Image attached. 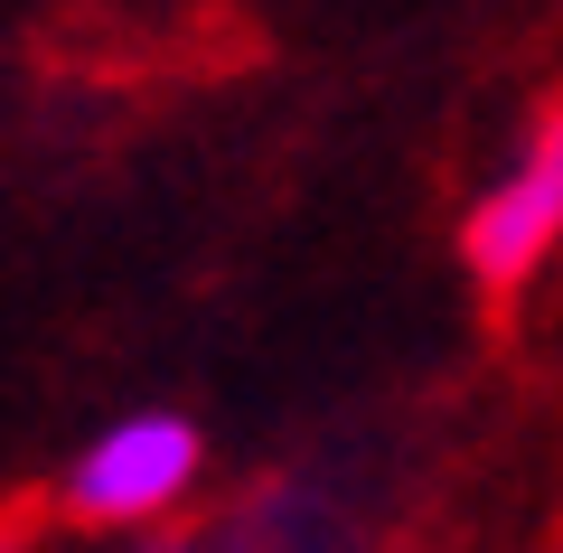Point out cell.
<instances>
[{
    "mask_svg": "<svg viewBox=\"0 0 563 553\" xmlns=\"http://www.w3.org/2000/svg\"><path fill=\"white\" fill-rule=\"evenodd\" d=\"M554 235H563V95L544 103V122H536V141L517 151V169L488 188L479 207H470V273L479 281H526L544 254H554Z\"/></svg>",
    "mask_w": 563,
    "mask_h": 553,
    "instance_id": "7a4b0ae2",
    "label": "cell"
},
{
    "mask_svg": "<svg viewBox=\"0 0 563 553\" xmlns=\"http://www.w3.org/2000/svg\"><path fill=\"white\" fill-rule=\"evenodd\" d=\"M0 553H20V544H10V534H0Z\"/></svg>",
    "mask_w": 563,
    "mask_h": 553,
    "instance_id": "3957f363",
    "label": "cell"
},
{
    "mask_svg": "<svg viewBox=\"0 0 563 553\" xmlns=\"http://www.w3.org/2000/svg\"><path fill=\"white\" fill-rule=\"evenodd\" d=\"M198 469H207V441L188 413H122L66 469V516H85V526H161L198 488Z\"/></svg>",
    "mask_w": 563,
    "mask_h": 553,
    "instance_id": "6da1fadb",
    "label": "cell"
}]
</instances>
